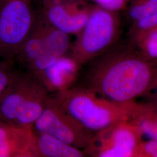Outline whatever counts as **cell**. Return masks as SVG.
I'll use <instances>...</instances> for the list:
<instances>
[{
	"label": "cell",
	"mask_w": 157,
	"mask_h": 157,
	"mask_svg": "<svg viewBox=\"0 0 157 157\" xmlns=\"http://www.w3.org/2000/svg\"><path fill=\"white\" fill-rule=\"evenodd\" d=\"M0 157H36L33 126L0 121Z\"/></svg>",
	"instance_id": "cell-9"
},
{
	"label": "cell",
	"mask_w": 157,
	"mask_h": 157,
	"mask_svg": "<svg viewBox=\"0 0 157 157\" xmlns=\"http://www.w3.org/2000/svg\"><path fill=\"white\" fill-rule=\"evenodd\" d=\"M92 6L87 0H41L40 10L52 26L76 36L87 22Z\"/></svg>",
	"instance_id": "cell-8"
},
{
	"label": "cell",
	"mask_w": 157,
	"mask_h": 157,
	"mask_svg": "<svg viewBox=\"0 0 157 157\" xmlns=\"http://www.w3.org/2000/svg\"><path fill=\"white\" fill-rule=\"evenodd\" d=\"M132 23L157 12V0H129L124 10Z\"/></svg>",
	"instance_id": "cell-14"
},
{
	"label": "cell",
	"mask_w": 157,
	"mask_h": 157,
	"mask_svg": "<svg viewBox=\"0 0 157 157\" xmlns=\"http://www.w3.org/2000/svg\"><path fill=\"white\" fill-rule=\"evenodd\" d=\"M155 29H157V12L132 23L128 33L129 39H132L140 34Z\"/></svg>",
	"instance_id": "cell-17"
},
{
	"label": "cell",
	"mask_w": 157,
	"mask_h": 157,
	"mask_svg": "<svg viewBox=\"0 0 157 157\" xmlns=\"http://www.w3.org/2000/svg\"><path fill=\"white\" fill-rule=\"evenodd\" d=\"M50 95L85 128L94 133L129 119L130 102L112 101L80 85Z\"/></svg>",
	"instance_id": "cell-2"
},
{
	"label": "cell",
	"mask_w": 157,
	"mask_h": 157,
	"mask_svg": "<svg viewBox=\"0 0 157 157\" xmlns=\"http://www.w3.org/2000/svg\"><path fill=\"white\" fill-rule=\"evenodd\" d=\"M95 5L111 11L120 12L124 10L129 0H93Z\"/></svg>",
	"instance_id": "cell-19"
},
{
	"label": "cell",
	"mask_w": 157,
	"mask_h": 157,
	"mask_svg": "<svg viewBox=\"0 0 157 157\" xmlns=\"http://www.w3.org/2000/svg\"><path fill=\"white\" fill-rule=\"evenodd\" d=\"M77 1H86V0H77Z\"/></svg>",
	"instance_id": "cell-21"
},
{
	"label": "cell",
	"mask_w": 157,
	"mask_h": 157,
	"mask_svg": "<svg viewBox=\"0 0 157 157\" xmlns=\"http://www.w3.org/2000/svg\"><path fill=\"white\" fill-rule=\"evenodd\" d=\"M120 12L93 5L84 27L76 35L67 54L78 67L103 53L120 39Z\"/></svg>",
	"instance_id": "cell-3"
},
{
	"label": "cell",
	"mask_w": 157,
	"mask_h": 157,
	"mask_svg": "<svg viewBox=\"0 0 157 157\" xmlns=\"http://www.w3.org/2000/svg\"><path fill=\"white\" fill-rule=\"evenodd\" d=\"M135 157H157V140L142 141L136 150Z\"/></svg>",
	"instance_id": "cell-18"
},
{
	"label": "cell",
	"mask_w": 157,
	"mask_h": 157,
	"mask_svg": "<svg viewBox=\"0 0 157 157\" xmlns=\"http://www.w3.org/2000/svg\"><path fill=\"white\" fill-rule=\"evenodd\" d=\"M17 71L14 61L0 59V97L11 84Z\"/></svg>",
	"instance_id": "cell-16"
},
{
	"label": "cell",
	"mask_w": 157,
	"mask_h": 157,
	"mask_svg": "<svg viewBox=\"0 0 157 157\" xmlns=\"http://www.w3.org/2000/svg\"><path fill=\"white\" fill-rule=\"evenodd\" d=\"M80 68L68 56H63L42 73L38 79L50 92H56L71 87Z\"/></svg>",
	"instance_id": "cell-11"
},
{
	"label": "cell",
	"mask_w": 157,
	"mask_h": 157,
	"mask_svg": "<svg viewBox=\"0 0 157 157\" xmlns=\"http://www.w3.org/2000/svg\"><path fill=\"white\" fill-rule=\"evenodd\" d=\"M143 136L140 129L129 121H119L95 133L90 146L83 151L86 156L135 157Z\"/></svg>",
	"instance_id": "cell-6"
},
{
	"label": "cell",
	"mask_w": 157,
	"mask_h": 157,
	"mask_svg": "<svg viewBox=\"0 0 157 157\" xmlns=\"http://www.w3.org/2000/svg\"><path fill=\"white\" fill-rule=\"evenodd\" d=\"M44 89V84L32 73L18 69L11 84L0 97V121L14 124L23 108Z\"/></svg>",
	"instance_id": "cell-7"
},
{
	"label": "cell",
	"mask_w": 157,
	"mask_h": 157,
	"mask_svg": "<svg viewBox=\"0 0 157 157\" xmlns=\"http://www.w3.org/2000/svg\"><path fill=\"white\" fill-rule=\"evenodd\" d=\"M149 97L150 100L148 102H151L157 108V80L155 84L152 86L151 89L147 93V95Z\"/></svg>",
	"instance_id": "cell-20"
},
{
	"label": "cell",
	"mask_w": 157,
	"mask_h": 157,
	"mask_svg": "<svg viewBox=\"0 0 157 157\" xmlns=\"http://www.w3.org/2000/svg\"><path fill=\"white\" fill-rule=\"evenodd\" d=\"M128 121L140 129L143 135L157 140V108L151 102H130Z\"/></svg>",
	"instance_id": "cell-13"
},
{
	"label": "cell",
	"mask_w": 157,
	"mask_h": 157,
	"mask_svg": "<svg viewBox=\"0 0 157 157\" xmlns=\"http://www.w3.org/2000/svg\"><path fill=\"white\" fill-rule=\"evenodd\" d=\"M35 132L36 157H83L84 151L46 133Z\"/></svg>",
	"instance_id": "cell-12"
},
{
	"label": "cell",
	"mask_w": 157,
	"mask_h": 157,
	"mask_svg": "<svg viewBox=\"0 0 157 157\" xmlns=\"http://www.w3.org/2000/svg\"><path fill=\"white\" fill-rule=\"evenodd\" d=\"M32 0H0V59L14 61L33 28Z\"/></svg>",
	"instance_id": "cell-4"
},
{
	"label": "cell",
	"mask_w": 157,
	"mask_h": 157,
	"mask_svg": "<svg viewBox=\"0 0 157 157\" xmlns=\"http://www.w3.org/2000/svg\"><path fill=\"white\" fill-rule=\"evenodd\" d=\"M129 40L146 56L157 60V29L147 31Z\"/></svg>",
	"instance_id": "cell-15"
},
{
	"label": "cell",
	"mask_w": 157,
	"mask_h": 157,
	"mask_svg": "<svg viewBox=\"0 0 157 157\" xmlns=\"http://www.w3.org/2000/svg\"><path fill=\"white\" fill-rule=\"evenodd\" d=\"M33 128L37 132L51 135L82 150L90 146L95 135L72 117L51 95Z\"/></svg>",
	"instance_id": "cell-5"
},
{
	"label": "cell",
	"mask_w": 157,
	"mask_h": 157,
	"mask_svg": "<svg viewBox=\"0 0 157 157\" xmlns=\"http://www.w3.org/2000/svg\"><path fill=\"white\" fill-rule=\"evenodd\" d=\"M81 69L80 86L119 103L147 95L157 80V60L129 39L119 40Z\"/></svg>",
	"instance_id": "cell-1"
},
{
	"label": "cell",
	"mask_w": 157,
	"mask_h": 157,
	"mask_svg": "<svg viewBox=\"0 0 157 157\" xmlns=\"http://www.w3.org/2000/svg\"><path fill=\"white\" fill-rule=\"evenodd\" d=\"M71 44L70 35L56 29L50 25L44 50L25 71L32 73L38 78L59 59L67 56Z\"/></svg>",
	"instance_id": "cell-10"
}]
</instances>
